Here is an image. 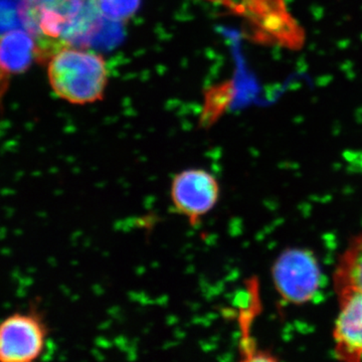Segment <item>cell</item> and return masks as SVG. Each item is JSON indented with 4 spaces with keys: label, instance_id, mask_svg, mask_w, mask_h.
Instances as JSON below:
<instances>
[{
    "label": "cell",
    "instance_id": "7c38bea8",
    "mask_svg": "<svg viewBox=\"0 0 362 362\" xmlns=\"http://www.w3.org/2000/svg\"><path fill=\"white\" fill-rule=\"evenodd\" d=\"M25 1H39V0H25Z\"/></svg>",
    "mask_w": 362,
    "mask_h": 362
},
{
    "label": "cell",
    "instance_id": "52a82bcc",
    "mask_svg": "<svg viewBox=\"0 0 362 362\" xmlns=\"http://www.w3.org/2000/svg\"><path fill=\"white\" fill-rule=\"evenodd\" d=\"M35 59V39L25 28L4 33L0 37V65L9 74L25 73Z\"/></svg>",
    "mask_w": 362,
    "mask_h": 362
},
{
    "label": "cell",
    "instance_id": "7a4b0ae2",
    "mask_svg": "<svg viewBox=\"0 0 362 362\" xmlns=\"http://www.w3.org/2000/svg\"><path fill=\"white\" fill-rule=\"evenodd\" d=\"M35 30L42 39L68 47L84 44L98 32V0H39L32 2Z\"/></svg>",
    "mask_w": 362,
    "mask_h": 362
},
{
    "label": "cell",
    "instance_id": "277c9868",
    "mask_svg": "<svg viewBox=\"0 0 362 362\" xmlns=\"http://www.w3.org/2000/svg\"><path fill=\"white\" fill-rule=\"evenodd\" d=\"M169 197L175 213L195 226L218 204L221 185L206 169L187 168L173 176Z\"/></svg>",
    "mask_w": 362,
    "mask_h": 362
},
{
    "label": "cell",
    "instance_id": "8fae6325",
    "mask_svg": "<svg viewBox=\"0 0 362 362\" xmlns=\"http://www.w3.org/2000/svg\"><path fill=\"white\" fill-rule=\"evenodd\" d=\"M21 21H23V16H21ZM23 28H25V26H23ZM35 52H37V49H35ZM54 54H52V56H54ZM52 57H49V59H44V58H40L39 54H37V59H39L40 62H47V61H49V59L52 58Z\"/></svg>",
    "mask_w": 362,
    "mask_h": 362
},
{
    "label": "cell",
    "instance_id": "6da1fadb",
    "mask_svg": "<svg viewBox=\"0 0 362 362\" xmlns=\"http://www.w3.org/2000/svg\"><path fill=\"white\" fill-rule=\"evenodd\" d=\"M47 65L49 84L61 99L75 105L103 100L109 73L101 54L68 45L59 49Z\"/></svg>",
    "mask_w": 362,
    "mask_h": 362
},
{
    "label": "cell",
    "instance_id": "3957f363",
    "mask_svg": "<svg viewBox=\"0 0 362 362\" xmlns=\"http://www.w3.org/2000/svg\"><path fill=\"white\" fill-rule=\"evenodd\" d=\"M272 276L279 295L290 304L308 303L322 286L320 266L308 250H286L276 259Z\"/></svg>",
    "mask_w": 362,
    "mask_h": 362
},
{
    "label": "cell",
    "instance_id": "9c48e42d",
    "mask_svg": "<svg viewBox=\"0 0 362 362\" xmlns=\"http://www.w3.org/2000/svg\"><path fill=\"white\" fill-rule=\"evenodd\" d=\"M141 0H98L100 13L112 23H125L135 16Z\"/></svg>",
    "mask_w": 362,
    "mask_h": 362
},
{
    "label": "cell",
    "instance_id": "5b68a950",
    "mask_svg": "<svg viewBox=\"0 0 362 362\" xmlns=\"http://www.w3.org/2000/svg\"><path fill=\"white\" fill-rule=\"evenodd\" d=\"M49 329L35 309L16 312L0 322V361L28 362L42 356Z\"/></svg>",
    "mask_w": 362,
    "mask_h": 362
},
{
    "label": "cell",
    "instance_id": "ba28073f",
    "mask_svg": "<svg viewBox=\"0 0 362 362\" xmlns=\"http://www.w3.org/2000/svg\"><path fill=\"white\" fill-rule=\"evenodd\" d=\"M333 282L337 294L362 290V233L350 240L343 252Z\"/></svg>",
    "mask_w": 362,
    "mask_h": 362
},
{
    "label": "cell",
    "instance_id": "30bf717a",
    "mask_svg": "<svg viewBox=\"0 0 362 362\" xmlns=\"http://www.w3.org/2000/svg\"><path fill=\"white\" fill-rule=\"evenodd\" d=\"M9 75L11 74L6 69H4V66L0 65V99L4 97L7 89H8Z\"/></svg>",
    "mask_w": 362,
    "mask_h": 362
},
{
    "label": "cell",
    "instance_id": "8992f818",
    "mask_svg": "<svg viewBox=\"0 0 362 362\" xmlns=\"http://www.w3.org/2000/svg\"><path fill=\"white\" fill-rule=\"evenodd\" d=\"M339 311L333 329L335 356L339 361H362V290L337 294Z\"/></svg>",
    "mask_w": 362,
    "mask_h": 362
}]
</instances>
